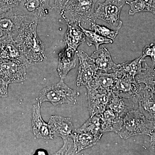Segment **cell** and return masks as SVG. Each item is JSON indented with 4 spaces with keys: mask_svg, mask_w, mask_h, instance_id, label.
<instances>
[{
    "mask_svg": "<svg viewBox=\"0 0 155 155\" xmlns=\"http://www.w3.org/2000/svg\"><path fill=\"white\" fill-rule=\"evenodd\" d=\"M38 21L25 16L24 22L14 38L29 65L41 63L46 58L44 44L37 33Z\"/></svg>",
    "mask_w": 155,
    "mask_h": 155,
    "instance_id": "6da1fadb",
    "label": "cell"
},
{
    "mask_svg": "<svg viewBox=\"0 0 155 155\" xmlns=\"http://www.w3.org/2000/svg\"><path fill=\"white\" fill-rule=\"evenodd\" d=\"M97 0H69L60 13V21L68 24H78L90 29L95 22V6Z\"/></svg>",
    "mask_w": 155,
    "mask_h": 155,
    "instance_id": "7a4b0ae2",
    "label": "cell"
},
{
    "mask_svg": "<svg viewBox=\"0 0 155 155\" xmlns=\"http://www.w3.org/2000/svg\"><path fill=\"white\" fill-rule=\"evenodd\" d=\"M78 95L79 93L69 87L64 83V80L61 79L58 83L42 89L39 94L38 100L41 104L48 102L54 106L64 104L75 105Z\"/></svg>",
    "mask_w": 155,
    "mask_h": 155,
    "instance_id": "3957f363",
    "label": "cell"
},
{
    "mask_svg": "<svg viewBox=\"0 0 155 155\" xmlns=\"http://www.w3.org/2000/svg\"><path fill=\"white\" fill-rule=\"evenodd\" d=\"M152 128L139 111H130L123 118L122 128L118 134L122 138L127 139L140 134H146Z\"/></svg>",
    "mask_w": 155,
    "mask_h": 155,
    "instance_id": "277c9868",
    "label": "cell"
},
{
    "mask_svg": "<svg viewBox=\"0 0 155 155\" xmlns=\"http://www.w3.org/2000/svg\"><path fill=\"white\" fill-rule=\"evenodd\" d=\"M126 2V0H105L104 2L98 3L95 10V17L107 22L116 30H119L122 25L120 14Z\"/></svg>",
    "mask_w": 155,
    "mask_h": 155,
    "instance_id": "5b68a950",
    "label": "cell"
},
{
    "mask_svg": "<svg viewBox=\"0 0 155 155\" xmlns=\"http://www.w3.org/2000/svg\"><path fill=\"white\" fill-rule=\"evenodd\" d=\"M29 64L24 61L0 59V77L8 83H20L25 79Z\"/></svg>",
    "mask_w": 155,
    "mask_h": 155,
    "instance_id": "8992f818",
    "label": "cell"
},
{
    "mask_svg": "<svg viewBox=\"0 0 155 155\" xmlns=\"http://www.w3.org/2000/svg\"><path fill=\"white\" fill-rule=\"evenodd\" d=\"M51 0H20L17 8H14L23 16L39 20L48 15L53 10L50 5Z\"/></svg>",
    "mask_w": 155,
    "mask_h": 155,
    "instance_id": "52a82bcc",
    "label": "cell"
},
{
    "mask_svg": "<svg viewBox=\"0 0 155 155\" xmlns=\"http://www.w3.org/2000/svg\"><path fill=\"white\" fill-rule=\"evenodd\" d=\"M76 53L79 61L76 85L86 87L94 79L98 71L92 59L87 53L82 51H77Z\"/></svg>",
    "mask_w": 155,
    "mask_h": 155,
    "instance_id": "ba28073f",
    "label": "cell"
},
{
    "mask_svg": "<svg viewBox=\"0 0 155 155\" xmlns=\"http://www.w3.org/2000/svg\"><path fill=\"white\" fill-rule=\"evenodd\" d=\"M25 16L19 14L15 9L4 12L0 15V38L11 35L13 38L17 35Z\"/></svg>",
    "mask_w": 155,
    "mask_h": 155,
    "instance_id": "9c48e42d",
    "label": "cell"
},
{
    "mask_svg": "<svg viewBox=\"0 0 155 155\" xmlns=\"http://www.w3.org/2000/svg\"><path fill=\"white\" fill-rule=\"evenodd\" d=\"M87 90L88 110L90 116L101 115L108 107L111 93L91 87Z\"/></svg>",
    "mask_w": 155,
    "mask_h": 155,
    "instance_id": "30bf717a",
    "label": "cell"
},
{
    "mask_svg": "<svg viewBox=\"0 0 155 155\" xmlns=\"http://www.w3.org/2000/svg\"><path fill=\"white\" fill-rule=\"evenodd\" d=\"M115 74L116 80L112 92L137 99V96L141 87L135 78L124 75Z\"/></svg>",
    "mask_w": 155,
    "mask_h": 155,
    "instance_id": "8fae6325",
    "label": "cell"
},
{
    "mask_svg": "<svg viewBox=\"0 0 155 155\" xmlns=\"http://www.w3.org/2000/svg\"><path fill=\"white\" fill-rule=\"evenodd\" d=\"M0 59L22 61L29 65L11 35H6L0 38Z\"/></svg>",
    "mask_w": 155,
    "mask_h": 155,
    "instance_id": "7c38bea8",
    "label": "cell"
},
{
    "mask_svg": "<svg viewBox=\"0 0 155 155\" xmlns=\"http://www.w3.org/2000/svg\"><path fill=\"white\" fill-rule=\"evenodd\" d=\"M49 127L52 135L61 137L63 140L71 137L74 126L71 118L59 116H53L50 118Z\"/></svg>",
    "mask_w": 155,
    "mask_h": 155,
    "instance_id": "4fadbf2b",
    "label": "cell"
},
{
    "mask_svg": "<svg viewBox=\"0 0 155 155\" xmlns=\"http://www.w3.org/2000/svg\"><path fill=\"white\" fill-rule=\"evenodd\" d=\"M77 58L76 51L67 46L59 53L57 70L61 79L64 80L69 71L75 68Z\"/></svg>",
    "mask_w": 155,
    "mask_h": 155,
    "instance_id": "5bb4252c",
    "label": "cell"
},
{
    "mask_svg": "<svg viewBox=\"0 0 155 155\" xmlns=\"http://www.w3.org/2000/svg\"><path fill=\"white\" fill-rule=\"evenodd\" d=\"M137 101L134 98L123 96L112 92L107 108L123 119L127 113L133 110Z\"/></svg>",
    "mask_w": 155,
    "mask_h": 155,
    "instance_id": "9a60e30c",
    "label": "cell"
},
{
    "mask_svg": "<svg viewBox=\"0 0 155 155\" xmlns=\"http://www.w3.org/2000/svg\"><path fill=\"white\" fill-rule=\"evenodd\" d=\"M41 104L38 101L32 109V127L34 134L37 138L52 139L54 137L50 131L48 123L44 121L41 113Z\"/></svg>",
    "mask_w": 155,
    "mask_h": 155,
    "instance_id": "2e32d148",
    "label": "cell"
},
{
    "mask_svg": "<svg viewBox=\"0 0 155 155\" xmlns=\"http://www.w3.org/2000/svg\"><path fill=\"white\" fill-rule=\"evenodd\" d=\"M64 40L66 46L75 51L81 44L86 41V36L80 27V23L68 24Z\"/></svg>",
    "mask_w": 155,
    "mask_h": 155,
    "instance_id": "e0dca14e",
    "label": "cell"
},
{
    "mask_svg": "<svg viewBox=\"0 0 155 155\" xmlns=\"http://www.w3.org/2000/svg\"><path fill=\"white\" fill-rule=\"evenodd\" d=\"M90 57L98 71L108 72L110 70L113 71L117 65L113 61L107 49L104 47L96 50Z\"/></svg>",
    "mask_w": 155,
    "mask_h": 155,
    "instance_id": "ac0fdd59",
    "label": "cell"
},
{
    "mask_svg": "<svg viewBox=\"0 0 155 155\" xmlns=\"http://www.w3.org/2000/svg\"><path fill=\"white\" fill-rule=\"evenodd\" d=\"M116 80V76L114 72L110 73L98 71L94 79L86 88L91 87L107 92H112Z\"/></svg>",
    "mask_w": 155,
    "mask_h": 155,
    "instance_id": "d6986e66",
    "label": "cell"
},
{
    "mask_svg": "<svg viewBox=\"0 0 155 155\" xmlns=\"http://www.w3.org/2000/svg\"><path fill=\"white\" fill-rule=\"evenodd\" d=\"M103 132H114L119 134L121 130L123 118L109 108L101 115Z\"/></svg>",
    "mask_w": 155,
    "mask_h": 155,
    "instance_id": "ffe728a7",
    "label": "cell"
},
{
    "mask_svg": "<svg viewBox=\"0 0 155 155\" xmlns=\"http://www.w3.org/2000/svg\"><path fill=\"white\" fill-rule=\"evenodd\" d=\"M141 56L132 61H127L122 64L116 65L113 72L117 74L124 75L135 78L137 75L140 74L144 69L142 67L143 62L145 61Z\"/></svg>",
    "mask_w": 155,
    "mask_h": 155,
    "instance_id": "44dd1931",
    "label": "cell"
},
{
    "mask_svg": "<svg viewBox=\"0 0 155 155\" xmlns=\"http://www.w3.org/2000/svg\"><path fill=\"white\" fill-rule=\"evenodd\" d=\"M77 152H80L82 150L86 149L97 144L99 139L88 132L79 130H75L71 136Z\"/></svg>",
    "mask_w": 155,
    "mask_h": 155,
    "instance_id": "7402d4cb",
    "label": "cell"
},
{
    "mask_svg": "<svg viewBox=\"0 0 155 155\" xmlns=\"http://www.w3.org/2000/svg\"><path fill=\"white\" fill-rule=\"evenodd\" d=\"M137 100L139 103L141 110L150 118H155V100L152 94L147 89L140 87L137 96Z\"/></svg>",
    "mask_w": 155,
    "mask_h": 155,
    "instance_id": "603a6c76",
    "label": "cell"
},
{
    "mask_svg": "<svg viewBox=\"0 0 155 155\" xmlns=\"http://www.w3.org/2000/svg\"><path fill=\"white\" fill-rule=\"evenodd\" d=\"M78 129L82 131L91 134L101 139L104 134L102 129V120L101 115L91 116Z\"/></svg>",
    "mask_w": 155,
    "mask_h": 155,
    "instance_id": "cb8c5ba5",
    "label": "cell"
},
{
    "mask_svg": "<svg viewBox=\"0 0 155 155\" xmlns=\"http://www.w3.org/2000/svg\"><path fill=\"white\" fill-rule=\"evenodd\" d=\"M126 4L130 6L129 15H134L140 12H150L155 14V0H134L126 1Z\"/></svg>",
    "mask_w": 155,
    "mask_h": 155,
    "instance_id": "d4e9b609",
    "label": "cell"
},
{
    "mask_svg": "<svg viewBox=\"0 0 155 155\" xmlns=\"http://www.w3.org/2000/svg\"><path fill=\"white\" fill-rule=\"evenodd\" d=\"M80 27L86 36V41L88 46L94 45L96 50H97L101 45L111 44L114 42V41L111 39L104 37L93 31L83 28L81 24Z\"/></svg>",
    "mask_w": 155,
    "mask_h": 155,
    "instance_id": "484cf974",
    "label": "cell"
},
{
    "mask_svg": "<svg viewBox=\"0 0 155 155\" xmlns=\"http://www.w3.org/2000/svg\"><path fill=\"white\" fill-rule=\"evenodd\" d=\"M90 30L94 31L101 36L111 39L113 41L119 33L118 30H112L104 25L97 24L95 22L91 24Z\"/></svg>",
    "mask_w": 155,
    "mask_h": 155,
    "instance_id": "4316f807",
    "label": "cell"
},
{
    "mask_svg": "<svg viewBox=\"0 0 155 155\" xmlns=\"http://www.w3.org/2000/svg\"><path fill=\"white\" fill-rule=\"evenodd\" d=\"M63 140L64 145L62 147L52 155H79L71 137Z\"/></svg>",
    "mask_w": 155,
    "mask_h": 155,
    "instance_id": "83f0119b",
    "label": "cell"
},
{
    "mask_svg": "<svg viewBox=\"0 0 155 155\" xmlns=\"http://www.w3.org/2000/svg\"><path fill=\"white\" fill-rule=\"evenodd\" d=\"M20 0H0V11L6 12L17 8Z\"/></svg>",
    "mask_w": 155,
    "mask_h": 155,
    "instance_id": "f1b7e54d",
    "label": "cell"
},
{
    "mask_svg": "<svg viewBox=\"0 0 155 155\" xmlns=\"http://www.w3.org/2000/svg\"><path fill=\"white\" fill-rule=\"evenodd\" d=\"M141 57L143 59L149 57L151 59L153 67H155V44L151 43L147 45L143 50Z\"/></svg>",
    "mask_w": 155,
    "mask_h": 155,
    "instance_id": "f546056e",
    "label": "cell"
},
{
    "mask_svg": "<svg viewBox=\"0 0 155 155\" xmlns=\"http://www.w3.org/2000/svg\"><path fill=\"white\" fill-rule=\"evenodd\" d=\"M69 0H54L53 5V11L58 12L60 14L64 8V6Z\"/></svg>",
    "mask_w": 155,
    "mask_h": 155,
    "instance_id": "4dcf8cb0",
    "label": "cell"
},
{
    "mask_svg": "<svg viewBox=\"0 0 155 155\" xmlns=\"http://www.w3.org/2000/svg\"><path fill=\"white\" fill-rule=\"evenodd\" d=\"M9 84L0 77V97H6L8 95Z\"/></svg>",
    "mask_w": 155,
    "mask_h": 155,
    "instance_id": "1f68e13d",
    "label": "cell"
},
{
    "mask_svg": "<svg viewBox=\"0 0 155 155\" xmlns=\"http://www.w3.org/2000/svg\"><path fill=\"white\" fill-rule=\"evenodd\" d=\"M33 155H48L46 151L43 149L37 150L36 152Z\"/></svg>",
    "mask_w": 155,
    "mask_h": 155,
    "instance_id": "d6a6232c",
    "label": "cell"
}]
</instances>
